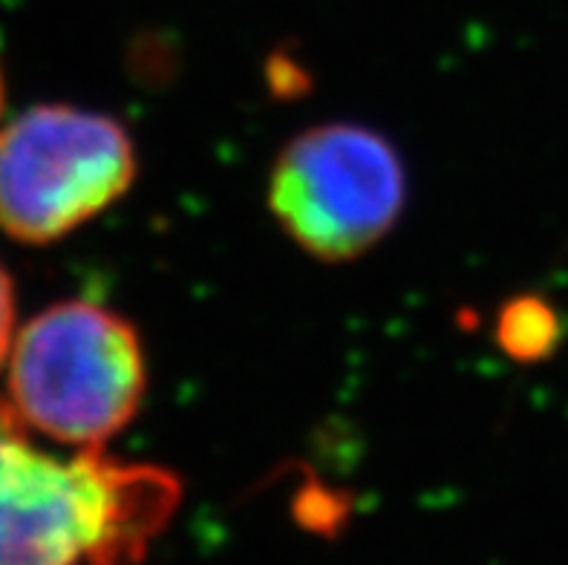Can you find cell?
Masks as SVG:
<instances>
[{"label": "cell", "mask_w": 568, "mask_h": 565, "mask_svg": "<svg viewBox=\"0 0 568 565\" xmlns=\"http://www.w3.org/2000/svg\"><path fill=\"white\" fill-rule=\"evenodd\" d=\"M176 505L168 471L47 451L0 398V565H133Z\"/></svg>", "instance_id": "obj_1"}, {"label": "cell", "mask_w": 568, "mask_h": 565, "mask_svg": "<svg viewBox=\"0 0 568 565\" xmlns=\"http://www.w3.org/2000/svg\"><path fill=\"white\" fill-rule=\"evenodd\" d=\"M7 404L36 436L101 447L136 415L144 352L124 317L87 301L55 303L14 332Z\"/></svg>", "instance_id": "obj_2"}, {"label": "cell", "mask_w": 568, "mask_h": 565, "mask_svg": "<svg viewBox=\"0 0 568 565\" xmlns=\"http://www.w3.org/2000/svg\"><path fill=\"white\" fill-rule=\"evenodd\" d=\"M136 157L124 128L79 108H36L0 128V231L52 243L108 211Z\"/></svg>", "instance_id": "obj_3"}, {"label": "cell", "mask_w": 568, "mask_h": 565, "mask_svg": "<svg viewBox=\"0 0 568 565\" xmlns=\"http://www.w3.org/2000/svg\"><path fill=\"white\" fill-rule=\"evenodd\" d=\"M407 180L393 144L358 124L312 128L277 157L274 220L306 254L353 260L373 249L404 208Z\"/></svg>", "instance_id": "obj_4"}, {"label": "cell", "mask_w": 568, "mask_h": 565, "mask_svg": "<svg viewBox=\"0 0 568 565\" xmlns=\"http://www.w3.org/2000/svg\"><path fill=\"white\" fill-rule=\"evenodd\" d=\"M503 344L517 359L534 361L557 341V317L542 301H519L503 315Z\"/></svg>", "instance_id": "obj_5"}, {"label": "cell", "mask_w": 568, "mask_h": 565, "mask_svg": "<svg viewBox=\"0 0 568 565\" xmlns=\"http://www.w3.org/2000/svg\"><path fill=\"white\" fill-rule=\"evenodd\" d=\"M12 337H14V294H12V283H9V274L3 272V265H0V366L7 364Z\"/></svg>", "instance_id": "obj_6"}, {"label": "cell", "mask_w": 568, "mask_h": 565, "mask_svg": "<svg viewBox=\"0 0 568 565\" xmlns=\"http://www.w3.org/2000/svg\"><path fill=\"white\" fill-rule=\"evenodd\" d=\"M0 104H3V87H0Z\"/></svg>", "instance_id": "obj_7"}]
</instances>
